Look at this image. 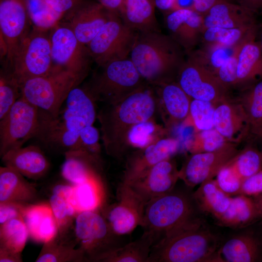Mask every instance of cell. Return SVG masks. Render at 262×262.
I'll list each match as a JSON object with an SVG mask.
<instances>
[{
  "instance_id": "6da1fadb",
  "label": "cell",
  "mask_w": 262,
  "mask_h": 262,
  "mask_svg": "<svg viewBox=\"0 0 262 262\" xmlns=\"http://www.w3.org/2000/svg\"><path fill=\"white\" fill-rule=\"evenodd\" d=\"M185 50L161 31L138 32L130 58L144 80L158 86L177 81Z\"/></svg>"
},
{
  "instance_id": "7a4b0ae2",
  "label": "cell",
  "mask_w": 262,
  "mask_h": 262,
  "mask_svg": "<svg viewBox=\"0 0 262 262\" xmlns=\"http://www.w3.org/2000/svg\"><path fill=\"white\" fill-rule=\"evenodd\" d=\"M216 236L194 217L152 246L147 262H219Z\"/></svg>"
},
{
  "instance_id": "3957f363",
  "label": "cell",
  "mask_w": 262,
  "mask_h": 262,
  "mask_svg": "<svg viewBox=\"0 0 262 262\" xmlns=\"http://www.w3.org/2000/svg\"><path fill=\"white\" fill-rule=\"evenodd\" d=\"M148 84L118 102L107 105L99 115L102 138L108 152H119L126 145L130 129L137 123L151 119L154 115L158 100Z\"/></svg>"
},
{
  "instance_id": "277c9868",
  "label": "cell",
  "mask_w": 262,
  "mask_h": 262,
  "mask_svg": "<svg viewBox=\"0 0 262 262\" xmlns=\"http://www.w3.org/2000/svg\"><path fill=\"white\" fill-rule=\"evenodd\" d=\"M99 67L100 71L85 88L95 101L113 104L148 84L130 57L110 61Z\"/></svg>"
},
{
  "instance_id": "5b68a950",
  "label": "cell",
  "mask_w": 262,
  "mask_h": 262,
  "mask_svg": "<svg viewBox=\"0 0 262 262\" xmlns=\"http://www.w3.org/2000/svg\"><path fill=\"white\" fill-rule=\"evenodd\" d=\"M194 201L193 196L174 189L156 197L146 204L141 226L154 235L155 244L167 232L195 217Z\"/></svg>"
},
{
  "instance_id": "8992f818",
  "label": "cell",
  "mask_w": 262,
  "mask_h": 262,
  "mask_svg": "<svg viewBox=\"0 0 262 262\" xmlns=\"http://www.w3.org/2000/svg\"><path fill=\"white\" fill-rule=\"evenodd\" d=\"M83 79L72 71L55 68L47 75L24 82L20 97L39 110L56 116L70 91Z\"/></svg>"
},
{
  "instance_id": "52a82bcc",
  "label": "cell",
  "mask_w": 262,
  "mask_h": 262,
  "mask_svg": "<svg viewBox=\"0 0 262 262\" xmlns=\"http://www.w3.org/2000/svg\"><path fill=\"white\" fill-rule=\"evenodd\" d=\"M33 28L22 40L6 71L20 86L27 80L54 70L49 35Z\"/></svg>"
},
{
  "instance_id": "ba28073f",
  "label": "cell",
  "mask_w": 262,
  "mask_h": 262,
  "mask_svg": "<svg viewBox=\"0 0 262 262\" xmlns=\"http://www.w3.org/2000/svg\"><path fill=\"white\" fill-rule=\"evenodd\" d=\"M74 230L79 247L87 262H103L111 252L123 245L105 217L97 211L78 213Z\"/></svg>"
},
{
  "instance_id": "9c48e42d",
  "label": "cell",
  "mask_w": 262,
  "mask_h": 262,
  "mask_svg": "<svg viewBox=\"0 0 262 262\" xmlns=\"http://www.w3.org/2000/svg\"><path fill=\"white\" fill-rule=\"evenodd\" d=\"M137 32L126 25L119 15L113 13L96 36L86 45L91 59L98 66L130 57Z\"/></svg>"
},
{
  "instance_id": "30bf717a",
  "label": "cell",
  "mask_w": 262,
  "mask_h": 262,
  "mask_svg": "<svg viewBox=\"0 0 262 262\" xmlns=\"http://www.w3.org/2000/svg\"><path fill=\"white\" fill-rule=\"evenodd\" d=\"M39 120V109L20 97L0 120V156L35 136Z\"/></svg>"
},
{
  "instance_id": "8fae6325",
  "label": "cell",
  "mask_w": 262,
  "mask_h": 262,
  "mask_svg": "<svg viewBox=\"0 0 262 262\" xmlns=\"http://www.w3.org/2000/svg\"><path fill=\"white\" fill-rule=\"evenodd\" d=\"M177 82L192 99L215 105L225 99L227 88L192 53L181 67Z\"/></svg>"
},
{
  "instance_id": "7c38bea8",
  "label": "cell",
  "mask_w": 262,
  "mask_h": 262,
  "mask_svg": "<svg viewBox=\"0 0 262 262\" xmlns=\"http://www.w3.org/2000/svg\"><path fill=\"white\" fill-rule=\"evenodd\" d=\"M60 21L49 34L54 67L72 71L84 78L92 59L87 47L79 41L68 26Z\"/></svg>"
},
{
  "instance_id": "4fadbf2b",
  "label": "cell",
  "mask_w": 262,
  "mask_h": 262,
  "mask_svg": "<svg viewBox=\"0 0 262 262\" xmlns=\"http://www.w3.org/2000/svg\"><path fill=\"white\" fill-rule=\"evenodd\" d=\"M39 110V125L35 134L41 141L51 147L67 151L80 149V131L84 123L79 117L66 110L53 116Z\"/></svg>"
},
{
  "instance_id": "5bb4252c",
  "label": "cell",
  "mask_w": 262,
  "mask_h": 262,
  "mask_svg": "<svg viewBox=\"0 0 262 262\" xmlns=\"http://www.w3.org/2000/svg\"><path fill=\"white\" fill-rule=\"evenodd\" d=\"M25 0H0V31L2 54L9 66L23 39L29 32Z\"/></svg>"
},
{
  "instance_id": "9a60e30c",
  "label": "cell",
  "mask_w": 262,
  "mask_h": 262,
  "mask_svg": "<svg viewBox=\"0 0 262 262\" xmlns=\"http://www.w3.org/2000/svg\"><path fill=\"white\" fill-rule=\"evenodd\" d=\"M146 205L129 185L122 182L117 190V201L109 208L104 217L115 234L127 235L141 226Z\"/></svg>"
},
{
  "instance_id": "2e32d148",
  "label": "cell",
  "mask_w": 262,
  "mask_h": 262,
  "mask_svg": "<svg viewBox=\"0 0 262 262\" xmlns=\"http://www.w3.org/2000/svg\"><path fill=\"white\" fill-rule=\"evenodd\" d=\"M237 153L235 147L228 143L214 151L192 154L179 171V179L187 186L194 187L216 176Z\"/></svg>"
},
{
  "instance_id": "e0dca14e",
  "label": "cell",
  "mask_w": 262,
  "mask_h": 262,
  "mask_svg": "<svg viewBox=\"0 0 262 262\" xmlns=\"http://www.w3.org/2000/svg\"><path fill=\"white\" fill-rule=\"evenodd\" d=\"M113 12L98 2H84L66 14V22L79 41L86 46L109 20Z\"/></svg>"
},
{
  "instance_id": "ac0fdd59",
  "label": "cell",
  "mask_w": 262,
  "mask_h": 262,
  "mask_svg": "<svg viewBox=\"0 0 262 262\" xmlns=\"http://www.w3.org/2000/svg\"><path fill=\"white\" fill-rule=\"evenodd\" d=\"M179 179L176 164L169 159L156 164L140 178L127 184L147 204L174 189Z\"/></svg>"
},
{
  "instance_id": "d6986e66",
  "label": "cell",
  "mask_w": 262,
  "mask_h": 262,
  "mask_svg": "<svg viewBox=\"0 0 262 262\" xmlns=\"http://www.w3.org/2000/svg\"><path fill=\"white\" fill-rule=\"evenodd\" d=\"M168 34L188 53L200 41L203 16L191 8H180L164 15Z\"/></svg>"
},
{
  "instance_id": "ffe728a7",
  "label": "cell",
  "mask_w": 262,
  "mask_h": 262,
  "mask_svg": "<svg viewBox=\"0 0 262 262\" xmlns=\"http://www.w3.org/2000/svg\"><path fill=\"white\" fill-rule=\"evenodd\" d=\"M180 147L173 138L158 139L131 158L125 172L123 182L129 184L144 175L158 163L170 159Z\"/></svg>"
},
{
  "instance_id": "44dd1931",
  "label": "cell",
  "mask_w": 262,
  "mask_h": 262,
  "mask_svg": "<svg viewBox=\"0 0 262 262\" xmlns=\"http://www.w3.org/2000/svg\"><path fill=\"white\" fill-rule=\"evenodd\" d=\"M255 15L237 3L223 0L202 15L203 31L213 27L227 29L254 28L259 26Z\"/></svg>"
},
{
  "instance_id": "7402d4cb",
  "label": "cell",
  "mask_w": 262,
  "mask_h": 262,
  "mask_svg": "<svg viewBox=\"0 0 262 262\" xmlns=\"http://www.w3.org/2000/svg\"><path fill=\"white\" fill-rule=\"evenodd\" d=\"M4 166L11 167L24 177L37 180L45 176L49 167L44 152L33 145L10 150L1 156Z\"/></svg>"
},
{
  "instance_id": "603a6c76",
  "label": "cell",
  "mask_w": 262,
  "mask_h": 262,
  "mask_svg": "<svg viewBox=\"0 0 262 262\" xmlns=\"http://www.w3.org/2000/svg\"><path fill=\"white\" fill-rule=\"evenodd\" d=\"M22 218L33 241L44 243L58 235L57 223L49 203L26 205Z\"/></svg>"
},
{
  "instance_id": "cb8c5ba5",
  "label": "cell",
  "mask_w": 262,
  "mask_h": 262,
  "mask_svg": "<svg viewBox=\"0 0 262 262\" xmlns=\"http://www.w3.org/2000/svg\"><path fill=\"white\" fill-rule=\"evenodd\" d=\"M213 123V128L228 141L241 136L250 126L243 104L231 103L225 99L216 104Z\"/></svg>"
},
{
  "instance_id": "d4e9b609",
  "label": "cell",
  "mask_w": 262,
  "mask_h": 262,
  "mask_svg": "<svg viewBox=\"0 0 262 262\" xmlns=\"http://www.w3.org/2000/svg\"><path fill=\"white\" fill-rule=\"evenodd\" d=\"M15 169L0 167V203L33 204L38 198L35 186Z\"/></svg>"
},
{
  "instance_id": "484cf974",
  "label": "cell",
  "mask_w": 262,
  "mask_h": 262,
  "mask_svg": "<svg viewBox=\"0 0 262 262\" xmlns=\"http://www.w3.org/2000/svg\"><path fill=\"white\" fill-rule=\"evenodd\" d=\"M155 87L168 125L174 126L186 119L189 114L192 98L178 82H171Z\"/></svg>"
},
{
  "instance_id": "4316f807",
  "label": "cell",
  "mask_w": 262,
  "mask_h": 262,
  "mask_svg": "<svg viewBox=\"0 0 262 262\" xmlns=\"http://www.w3.org/2000/svg\"><path fill=\"white\" fill-rule=\"evenodd\" d=\"M257 34L239 44L237 85L249 84L262 78V51Z\"/></svg>"
},
{
  "instance_id": "83f0119b",
  "label": "cell",
  "mask_w": 262,
  "mask_h": 262,
  "mask_svg": "<svg viewBox=\"0 0 262 262\" xmlns=\"http://www.w3.org/2000/svg\"><path fill=\"white\" fill-rule=\"evenodd\" d=\"M155 7L149 0H123L119 16L126 25L137 32L161 31Z\"/></svg>"
},
{
  "instance_id": "f1b7e54d",
  "label": "cell",
  "mask_w": 262,
  "mask_h": 262,
  "mask_svg": "<svg viewBox=\"0 0 262 262\" xmlns=\"http://www.w3.org/2000/svg\"><path fill=\"white\" fill-rule=\"evenodd\" d=\"M219 262H254L262 260L260 244L250 234H243L228 240L218 249Z\"/></svg>"
},
{
  "instance_id": "f546056e",
  "label": "cell",
  "mask_w": 262,
  "mask_h": 262,
  "mask_svg": "<svg viewBox=\"0 0 262 262\" xmlns=\"http://www.w3.org/2000/svg\"><path fill=\"white\" fill-rule=\"evenodd\" d=\"M261 218L254 199L243 195L231 198L225 212L217 219L220 226L238 229L249 226Z\"/></svg>"
},
{
  "instance_id": "4dcf8cb0",
  "label": "cell",
  "mask_w": 262,
  "mask_h": 262,
  "mask_svg": "<svg viewBox=\"0 0 262 262\" xmlns=\"http://www.w3.org/2000/svg\"><path fill=\"white\" fill-rule=\"evenodd\" d=\"M103 196L102 182L97 175L80 183L72 184L68 200L78 213L97 211L102 204Z\"/></svg>"
},
{
  "instance_id": "1f68e13d",
  "label": "cell",
  "mask_w": 262,
  "mask_h": 262,
  "mask_svg": "<svg viewBox=\"0 0 262 262\" xmlns=\"http://www.w3.org/2000/svg\"><path fill=\"white\" fill-rule=\"evenodd\" d=\"M200 184L192 195L194 202L202 211L217 219L228 208L231 197L219 187L215 180H208Z\"/></svg>"
},
{
  "instance_id": "d6a6232c",
  "label": "cell",
  "mask_w": 262,
  "mask_h": 262,
  "mask_svg": "<svg viewBox=\"0 0 262 262\" xmlns=\"http://www.w3.org/2000/svg\"><path fill=\"white\" fill-rule=\"evenodd\" d=\"M65 155L62 175L72 184L80 183L98 175L95 169L98 164L83 151L81 149L69 151L65 153Z\"/></svg>"
},
{
  "instance_id": "836d02e7",
  "label": "cell",
  "mask_w": 262,
  "mask_h": 262,
  "mask_svg": "<svg viewBox=\"0 0 262 262\" xmlns=\"http://www.w3.org/2000/svg\"><path fill=\"white\" fill-rule=\"evenodd\" d=\"M155 241L154 236L152 233L144 231L140 238L118 247L106 257L103 262H147Z\"/></svg>"
},
{
  "instance_id": "e575fe53",
  "label": "cell",
  "mask_w": 262,
  "mask_h": 262,
  "mask_svg": "<svg viewBox=\"0 0 262 262\" xmlns=\"http://www.w3.org/2000/svg\"><path fill=\"white\" fill-rule=\"evenodd\" d=\"M258 29L259 26L231 29L210 27L203 31L201 40L206 48L215 47L232 48L249 37L257 34Z\"/></svg>"
},
{
  "instance_id": "d590c367",
  "label": "cell",
  "mask_w": 262,
  "mask_h": 262,
  "mask_svg": "<svg viewBox=\"0 0 262 262\" xmlns=\"http://www.w3.org/2000/svg\"><path fill=\"white\" fill-rule=\"evenodd\" d=\"M58 235L43 243L36 262H87L83 251L75 248L60 241Z\"/></svg>"
},
{
  "instance_id": "8d00e7d4",
  "label": "cell",
  "mask_w": 262,
  "mask_h": 262,
  "mask_svg": "<svg viewBox=\"0 0 262 262\" xmlns=\"http://www.w3.org/2000/svg\"><path fill=\"white\" fill-rule=\"evenodd\" d=\"M29 233L23 218H15L0 226V248L21 253Z\"/></svg>"
},
{
  "instance_id": "74e56055",
  "label": "cell",
  "mask_w": 262,
  "mask_h": 262,
  "mask_svg": "<svg viewBox=\"0 0 262 262\" xmlns=\"http://www.w3.org/2000/svg\"><path fill=\"white\" fill-rule=\"evenodd\" d=\"M33 28L48 32L56 26L64 15L55 11L46 0H25Z\"/></svg>"
},
{
  "instance_id": "f35d334b",
  "label": "cell",
  "mask_w": 262,
  "mask_h": 262,
  "mask_svg": "<svg viewBox=\"0 0 262 262\" xmlns=\"http://www.w3.org/2000/svg\"><path fill=\"white\" fill-rule=\"evenodd\" d=\"M65 101L66 108L71 114L83 118L86 126L93 125L96 117L95 100L85 88L74 87Z\"/></svg>"
},
{
  "instance_id": "ab89813d",
  "label": "cell",
  "mask_w": 262,
  "mask_h": 262,
  "mask_svg": "<svg viewBox=\"0 0 262 262\" xmlns=\"http://www.w3.org/2000/svg\"><path fill=\"white\" fill-rule=\"evenodd\" d=\"M49 204L57 223L59 239L63 242L64 235L74 222L78 213L69 201L59 195L52 193Z\"/></svg>"
},
{
  "instance_id": "60d3db41",
  "label": "cell",
  "mask_w": 262,
  "mask_h": 262,
  "mask_svg": "<svg viewBox=\"0 0 262 262\" xmlns=\"http://www.w3.org/2000/svg\"><path fill=\"white\" fill-rule=\"evenodd\" d=\"M229 163L244 180L262 169V153L248 147L237 153Z\"/></svg>"
},
{
  "instance_id": "b9f144b4",
  "label": "cell",
  "mask_w": 262,
  "mask_h": 262,
  "mask_svg": "<svg viewBox=\"0 0 262 262\" xmlns=\"http://www.w3.org/2000/svg\"><path fill=\"white\" fill-rule=\"evenodd\" d=\"M158 126L151 119L132 126L126 137V145L143 149L157 140Z\"/></svg>"
},
{
  "instance_id": "7bdbcfd3",
  "label": "cell",
  "mask_w": 262,
  "mask_h": 262,
  "mask_svg": "<svg viewBox=\"0 0 262 262\" xmlns=\"http://www.w3.org/2000/svg\"><path fill=\"white\" fill-rule=\"evenodd\" d=\"M228 140L214 128L200 131L188 144L187 148L192 154L212 152L228 143Z\"/></svg>"
},
{
  "instance_id": "ee69618b",
  "label": "cell",
  "mask_w": 262,
  "mask_h": 262,
  "mask_svg": "<svg viewBox=\"0 0 262 262\" xmlns=\"http://www.w3.org/2000/svg\"><path fill=\"white\" fill-rule=\"evenodd\" d=\"M243 104L252 131L255 133L262 124V81L248 91Z\"/></svg>"
},
{
  "instance_id": "f6af8a7d",
  "label": "cell",
  "mask_w": 262,
  "mask_h": 262,
  "mask_svg": "<svg viewBox=\"0 0 262 262\" xmlns=\"http://www.w3.org/2000/svg\"><path fill=\"white\" fill-rule=\"evenodd\" d=\"M20 96V88L16 82L7 71L1 72L0 120L5 117Z\"/></svg>"
},
{
  "instance_id": "bcb514c9",
  "label": "cell",
  "mask_w": 262,
  "mask_h": 262,
  "mask_svg": "<svg viewBox=\"0 0 262 262\" xmlns=\"http://www.w3.org/2000/svg\"><path fill=\"white\" fill-rule=\"evenodd\" d=\"M215 105L210 101L192 99L188 116L197 130L201 131L213 128Z\"/></svg>"
},
{
  "instance_id": "7dc6e473",
  "label": "cell",
  "mask_w": 262,
  "mask_h": 262,
  "mask_svg": "<svg viewBox=\"0 0 262 262\" xmlns=\"http://www.w3.org/2000/svg\"><path fill=\"white\" fill-rule=\"evenodd\" d=\"M215 180L219 187L226 194L239 195L243 180L229 162L217 173Z\"/></svg>"
},
{
  "instance_id": "c3c4849f",
  "label": "cell",
  "mask_w": 262,
  "mask_h": 262,
  "mask_svg": "<svg viewBox=\"0 0 262 262\" xmlns=\"http://www.w3.org/2000/svg\"><path fill=\"white\" fill-rule=\"evenodd\" d=\"M99 134L93 125L86 126L80 131V149L98 164L100 159Z\"/></svg>"
},
{
  "instance_id": "681fc988",
  "label": "cell",
  "mask_w": 262,
  "mask_h": 262,
  "mask_svg": "<svg viewBox=\"0 0 262 262\" xmlns=\"http://www.w3.org/2000/svg\"><path fill=\"white\" fill-rule=\"evenodd\" d=\"M239 44L233 48L232 53L215 72L219 81L227 89L229 86L237 85Z\"/></svg>"
},
{
  "instance_id": "f907efd6",
  "label": "cell",
  "mask_w": 262,
  "mask_h": 262,
  "mask_svg": "<svg viewBox=\"0 0 262 262\" xmlns=\"http://www.w3.org/2000/svg\"><path fill=\"white\" fill-rule=\"evenodd\" d=\"M262 193V169L243 180L240 194L256 196Z\"/></svg>"
},
{
  "instance_id": "816d5d0a",
  "label": "cell",
  "mask_w": 262,
  "mask_h": 262,
  "mask_svg": "<svg viewBox=\"0 0 262 262\" xmlns=\"http://www.w3.org/2000/svg\"><path fill=\"white\" fill-rule=\"evenodd\" d=\"M28 204L16 202L0 203V225L15 218H22L24 207Z\"/></svg>"
},
{
  "instance_id": "f5cc1de1",
  "label": "cell",
  "mask_w": 262,
  "mask_h": 262,
  "mask_svg": "<svg viewBox=\"0 0 262 262\" xmlns=\"http://www.w3.org/2000/svg\"><path fill=\"white\" fill-rule=\"evenodd\" d=\"M56 12L66 15L84 2V0H46Z\"/></svg>"
},
{
  "instance_id": "db71d44e",
  "label": "cell",
  "mask_w": 262,
  "mask_h": 262,
  "mask_svg": "<svg viewBox=\"0 0 262 262\" xmlns=\"http://www.w3.org/2000/svg\"><path fill=\"white\" fill-rule=\"evenodd\" d=\"M223 0H195L192 9L203 15L218 2Z\"/></svg>"
},
{
  "instance_id": "11a10c76",
  "label": "cell",
  "mask_w": 262,
  "mask_h": 262,
  "mask_svg": "<svg viewBox=\"0 0 262 262\" xmlns=\"http://www.w3.org/2000/svg\"><path fill=\"white\" fill-rule=\"evenodd\" d=\"M255 14H262V0H234Z\"/></svg>"
},
{
  "instance_id": "9f6ffc18",
  "label": "cell",
  "mask_w": 262,
  "mask_h": 262,
  "mask_svg": "<svg viewBox=\"0 0 262 262\" xmlns=\"http://www.w3.org/2000/svg\"><path fill=\"white\" fill-rule=\"evenodd\" d=\"M178 0H154L155 7L165 14L177 9Z\"/></svg>"
},
{
  "instance_id": "6f0895ef",
  "label": "cell",
  "mask_w": 262,
  "mask_h": 262,
  "mask_svg": "<svg viewBox=\"0 0 262 262\" xmlns=\"http://www.w3.org/2000/svg\"><path fill=\"white\" fill-rule=\"evenodd\" d=\"M22 262L21 253L0 248V262Z\"/></svg>"
},
{
  "instance_id": "680465c9",
  "label": "cell",
  "mask_w": 262,
  "mask_h": 262,
  "mask_svg": "<svg viewBox=\"0 0 262 262\" xmlns=\"http://www.w3.org/2000/svg\"><path fill=\"white\" fill-rule=\"evenodd\" d=\"M98 2L110 12L119 15L123 0H98Z\"/></svg>"
},
{
  "instance_id": "91938a15",
  "label": "cell",
  "mask_w": 262,
  "mask_h": 262,
  "mask_svg": "<svg viewBox=\"0 0 262 262\" xmlns=\"http://www.w3.org/2000/svg\"><path fill=\"white\" fill-rule=\"evenodd\" d=\"M253 198L256 203L261 218H262V196L259 195L254 197Z\"/></svg>"
},
{
  "instance_id": "94428289",
  "label": "cell",
  "mask_w": 262,
  "mask_h": 262,
  "mask_svg": "<svg viewBox=\"0 0 262 262\" xmlns=\"http://www.w3.org/2000/svg\"><path fill=\"white\" fill-rule=\"evenodd\" d=\"M255 134L260 137H262V124L260 127V128L258 129V130L257 131V132L255 133Z\"/></svg>"
},
{
  "instance_id": "6125c7cd",
  "label": "cell",
  "mask_w": 262,
  "mask_h": 262,
  "mask_svg": "<svg viewBox=\"0 0 262 262\" xmlns=\"http://www.w3.org/2000/svg\"><path fill=\"white\" fill-rule=\"evenodd\" d=\"M261 33V34L260 40H259V42L260 45V47L262 51V29Z\"/></svg>"
},
{
  "instance_id": "be15d7a7",
  "label": "cell",
  "mask_w": 262,
  "mask_h": 262,
  "mask_svg": "<svg viewBox=\"0 0 262 262\" xmlns=\"http://www.w3.org/2000/svg\"><path fill=\"white\" fill-rule=\"evenodd\" d=\"M152 4L154 5V0H149ZM155 6V5H154Z\"/></svg>"
},
{
  "instance_id": "e7e4bbea",
  "label": "cell",
  "mask_w": 262,
  "mask_h": 262,
  "mask_svg": "<svg viewBox=\"0 0 262 262\" xmlns=\"http://www.w3.org/2000/svg\"><path fill=\"white\" fill-rule=\"evenodd\" d=\"M259 195L262 196V193L261 194Z\"/></svg>"
},
{
  "instance_id": "03108f58",
  "label": "cell",
  "mask_w": 262,
  "mask_h": 262,
  "mask_svg": "<svg viewBox=\"0 0 262 262\" xmlns=\"http://www.w3.org/2000/svg\"><path fill=\"white\" fill-rule=\"evenodd\" d=\"M261 153H262V151L261 152Z\"/></svg>"
}]
</instances>
